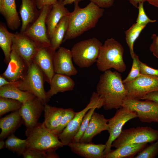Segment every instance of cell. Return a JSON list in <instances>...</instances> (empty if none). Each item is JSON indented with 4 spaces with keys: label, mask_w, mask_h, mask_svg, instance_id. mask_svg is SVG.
<instances>
[{
    "label": "cell",
    "mask_w": 158,
    "mask_h": 158,
    "mask_svg": "<svg viewBox=\"0 0 158 158\" xmlns=\"http://www.w3.org/2000/svg\"><path fill=\"white\" fill-rule=\"evenodd\" d=\"M96 92L102 100L103 107L106 110L122 107L124 100L127 97L121 74L110 69L100 75Z\"/></svg>",
    "instance_id": "6da1fadb"
},
{
    "label": "cell",
    "mask_w": 158,
    "mask_h": 158,
    "mask_svg": "<svg viewBox=\"0 0 158 158\" xmlns=\"http://www.w3.org/2000/svg\"><path fill=\"white\" fill-rule=\"evenodd\" d=\"M81 0L74 2V9L68 16V27L63 42L74 39L94 28L103 16L104 9L91 2L85 7L80 8L78 3Z\"/></svg>",
    "instance_id": "7a4b0ae2"
},
{
    "label": "cell",
    "mask_w": 158,
    "mask_h": 158,
    "mask_svg": "<svg viewBox=\"0 0 158 158\" xmlns=\"http://www.w3.org/2000/svg\"><path fill=\"white\" fill-rule=\"evenodd\" d=\"M28 148L44 152L47 154L55 152L64 145L58 137L47 129L44 123H38L25 131Z\"/></svg>",
    "instance_id": "3957f363"
},
{
    "label": "cell",
    "mask_w": 158,
    "mask_h": 158,
    "mask_svg": "<svg viewBox=\"0 0 158 158\" xmlns=\"http://www.w3.org/2000/svg\"><path fill=\"white\" fill-rule=\"evenodd\" d=\"M124 48L114 39H107L101 46L97 59L96 66L102 72L113 68L119 73L124 72L126 68L123 56Z\"/></svg>",
    "instance_id": "277c9868"
},
{
    "label": "cell",
    "mask_w": 158,
    "mask_h": 158,
    "mask_svg": "<svg viewBox=\"0 0 158 158\" xmlns=\"http://www.w3.org/2000/svg\"><path fill=\"white\" fill-rule=\"evenodd\" d=\"M45 81L47 82L46 78L43 72L37 65L32 62L29 65L25 75L16 86L21 90L33 95L45 105L49 101L44 89Z\"/></svg>",
    "instance_id": "5b68a950"
},
{
    "label": "cell",
    "mask_w": 158,
    "mask_h": 158,
    "mask_svg": "<svg viewBox=\"0 0 158 158\" xmlns=\"http://www.w3.org/2000/svg\"><path fill=\"white\" fill-rule=\"evenodd\" d=\"M102 45L101 42L95 37L76 43L71 50L73 61L80 68L90 67L96 62Z\"/></svg>",
    "instance_id": "8992f818"
},
{
    "label": "cell",
    "mask_w": 158,
    "mask_h": 158,
    "mask_svg": "<svg viewBox=\"0 0 158 158\" xmlns=\"http://www.w3.org/2000/svg\"><path fill=\"white\" fill-rule=\"evenodd\" d=\"M158 139V131L148 126H138L123 130L112 144L116 148L130 144L151 143Z\"/></svg>",
    "instance_id": "52a82bcc"
},
{
    "label": "cell",
    "mask_w": 158,
    "mask_h": 158,
    "mask_svg": "<svg viewBox=\"0 0 158 158\" xmlns=\"http://www.w3.org/2000/svg\"><path fill=\"white\" fill-rule=\"evenodd\" d=\"M97 106L99 109L103 107V102L97 93L94 92L89 103L82 110L76 112L75 114L66 127L58 136V138L64 145L68 146L78 131L83 118L91 108Z\"/></svg>",
    "instance_id": "ba28073f"
},
{
    "label": "cell",
    "mask_w": 158,
    "mask_h": 158,
    "mask_svg": "<svg viewBox=\"0 0 158 158\" xmlns=\"http://www.w3.org/2000/svg\"><path fill=\"white\" fill-rule=\"evenodd\" d=\"M122 107L136 113L142 122L158 124V103L157 102L127 97L124 100Z\"/></svg>",
    "instance_id": "9c48e42d"
},
{
    "label": "cell",
    "mask_w": 158,
    "mask_h": 158,
    "mask_svg": "<svg viewBox=\"0 0 158 158\" xmlns=\"http://www.w3.org/2000/svg\"><path fill=\"white\" fill-rule=\"evenodd\" d=\"M137 117L136 113L123 107L118 109L114 116L108 119L109 136L105 145L106 147L104 152V156L111 150L113 142L120 135L124 124L129 121Z\"/></svg>",
    "instance_id": "30bf717a"
},
{
    "label": "cell",
    "mask_w": 158,
    "mask_h": 158,
    "mask_svg": "<svg viewBox=\"0 0 158 158\" xmlns=\"http://www.w3.org/2000/svg\"><path fill=\"white\" fill-rule=\"evenodd\" d=\"M52 7V5L44 6L40 9V14L37 20L22 32L36 42L40 47L51 46L47 34L46 19Z\"/></svg>",
    "instance_id": "8fae6325"
},
{
    "label": "cell",
    "mask_w": 158,
    "mask_h": 158,
    "mask_svg": "<svg viewBox=\"0 0 158 158\" xmlns=\"http://www.w3.org/2000/svg\"><path fill=\"white\" fill-rule=\"evenodd\" d=\"M127 97L141 99L145 95L158 91V77L142 74L132 81L123 83Z\"/></svg>",
    "instance_id": "7c38bea8"
},
{
    "label": "cell",
    "mask_w": 158,
    "mask_h": 158,
    "mask_svg": "<svg viewBox=\"0 0 158 158\" xmlns=\"http://www.w3.org/2000/svg\"><path fill=\"white\" fill-rule=\"evenodd\" d=\"M40 47L37 43L23 32L14 33L11 50L25 60L29 65Z\"/></svg>",
    "instance_id": "4fadbf2b"
},
{
    "label": "cell",
    "mask_w": 158,
    "mask_h": 158,
    "mask_svg": "<svg viewBox=\"0 0 158 158\" xmlns=\"http://www.w3.org/2000/svg\"><path fill=\"white\" fill-rule=\"evenodd\" d=\"M44 108V105L36 97L23 103L19 111L27 129L33 127L38 123Z\"/></svg>",
    "instance_id": "5bb4252c"
},
{
    "label": "cell",
    "mask_w": 158,
    "mask_h": 158,
    "mask_svg": "<svg viewBox=\"0 0 158 158\" xmlns=\"http://www.w3.org/2000/svg\"><path fill=\"white\" fill-rule=\"evenodd\" d=\"M56 50L51 46L40 47L32 61L43 72L49 84L55 73L54 62Z\"/></svg>",
    "instance_id": "9a60e30c"
},
{
    "label": "cell",
    "mask_w": 158,
    "mask_h": 158,
    "mask_svg": "<svg viewBox=\"0 0 158 158\" xmlns=\"http://www.w3.org/2000/svg\"><path fill=\"white\" fill-rule=\"evenodd\" d=\"M29 65L21 57L11 50L7 68L1 75L10 82L20 81L26 74Z\"/></svg>",
    "instance_id": "2e32d148"
},
{
    "label": "cell",
    "mask_w": 158,
    "mask_h": 158,
    "mask_svg": "<svg viewBox=\"0 0 158 158\" xmlns=\"http://www.w3.org/2000/svg\"><path fill=\"white\" fill-rule=\"evenodd\" d=\"M71 50L63 47L56 51L54 59V69L55 73L68 76L75 75L78 71L73 66Z\"/></svg>",
    "instance_id": "e0dca14e"
},
{
    "label": "cell",
    "mask_w": 158,
    "mask_h": 158,
    "mask_svg": "<svg viewBox=\"0 0 158 158\" xmlns=\"http://www.w3.org/2000/svg\"><path fill=\"white\" fill-rule=\"evenodd\" d=\"M71 151L85 158H104L105 144H96L91 142H71L68 145Z\"/></svg>",
    "instance_id": "ac0fdd59"
},
{
    "label": "cell",
    "mask_w": 158,
    "mask_h": 158,
    "mask_svg": "<svg viewBox=\"0 0 158 158\" xmlns=\"http://www.w3.org/2000/svg\"><path fill=\"white\" fill-rule=\"evenodd\" d=\"M108 119L102 114L94 112L88 126L79 141L83 143L91 142L96 135L102 132L107 130Z\"/></svg>",
    "instance_id": "d6986e66"
},
{
    "label": "cell",
    "mask_w": 158,
    "mask_h": 158,
    "mask_svg": "<svg viewBox=\"0 0 158 158\" xmlns=\"http://www.w3.org/2000/svg\"><path fill=\"white\" fill-rule=\"evenodd\" d=\"M35 0H21L19 13L21 21L20 32H24L38 18L40 13Z\"/></svg>",
    "instance_id": "ffe728a7"
},
{
    "label": "cell",
    "mask_w": 158,
    "mask_h": 158,
    "mask_svg": "<svg viewBox=\"0 0 158 158\" xmlns=\"http://www.w3.org/2000/svg\"><path fill=\"white\" fill-rule=\"evenodd\" d=\"M0 13L11 30H15L19 28L21 22L16 9V0H0Z\"/></svg>",
    "instance_id": "44dd1931"
},
{
    "label": "cell",
    "mask_w": 158,
    "mask_h": 158,
    "mask_svg": "<svg viewBox=\"0 0 158 158\" xmlns=\"http://www.w3.org/2000/svg\"><path fill=\"white\" fill-rule=\"evenodd\" d=\"M23 124V119L19 110L1 118L0 119V140H4L16 131Z\"/></svg>",
    "instance_id": "7402d4cb"
},
{
    "label": "cell",
    "mask_w": 158,
    "mask_h": 158,
    "mask_svg": "<svg viewBox=\"0 0 158 158\" xmlns=\"http://www.w3.org/2000/svg\"><path fill=\"white\" fill-rule=\"evenodd\" d=\"M50 88L46 95L49 101L51 97L59 92L73 90L75 86L74 80L69 76L65 75L55 73L50 83Z\"/></svg>",
    "instance_id": "603a6c76"
},
{
    "label": "cell",
    "mask_w": 158,
    "mask_h": 158,
    "mask_svg": "<svg viewBox=\"0 0 158 158\" xmlns=\"http://www.w3.org/2000/svg\"><path fill=\"white\" fill-rule=\"evenodd\" d=\"M63 0H58L53 5L46 19L47 34L50 39L56 27L63 17L68 16L71 12L65 7Z\"/></svg>",
    "instance_id": "cb8c5ba5"
},
{
    "label": "cell",
    "mask_w": 158,
    "mask_h": 158,
    "mask_svg": "<svg viewBox=\"0 0 158 158\" xmlns=\"http://www.w3.org/2000/svg\"><path fill=\"white\" fill-rule=\"evenodd\" d=\"M64 109L53 107L46 104L44 105V121L45 127L51 132L59 125L63 115Z\"/></svg>",
    "instance_id": "d4e9b609"
},
{
    "label": "cell",
    "mask_w": 158,
    "mask_h": 158,
    "mask_svg": "<svg viewBox=\"0 0 158 158\" xmlns=\"http://www.w3.org/2000/svg\"><path fill=\"white\" fill-rule=\"evenodd\" d=\"M147 144L143 143L125 145L111 150L104 156V158H134L145 147Z\"/></svg>",
    "instance_id": "484cf974"
},
{
    "label": "cell",
    "mask_w": 158,
    "mask_h": 158,
    "mask_svg": "<svg viewBox=\"0 0 158 158\" xmlns=\"http://www.w3.org/2000/svg\"><path fill=\"white\" fill-rule=\"evenodd\" d=\"M6 85L0 87V97L14 99L23 103L35 97L32 94L19 88L17 85Z\"/></svg>",
    "instance_id": "4316f807"
},
{
    "label": "cell",
    "mask_w": 158,
    "mask_h": 158,
    "mask_svg": "<svg viewBox=\"0 0 158 158\" xmlns=\"http://www.w3.org/2000/svg\"><path fill=\"white\" fill-rule=\"evenodd\" d=\"M14 33L9 32L6 25L0 23V47L4 56V61L8 64L10 60L11 47Z\"/></svg>",
    "instance_id": "83f0119b"
},
{
    "label": "cell",
    "mask_w": 158,
    "mask_h": 158,
    "mask_svg": "<svg viewBox=\"0 0 158 158\" xmlns=\"http://www.w3.org/2000/svg\"><path fill=\"white\" fill-rule=\"evenodd\" d=\"M68 16H64L61 19L50 38L51 46L56 50L60 47L63 42L68 27Z\"/></svg>",
    "instance_id": "f1b7e54d"
},
{
    "label": "cell",
    "mask_w": 158,
    "mask_h": 158,
    "mask_svg": "<svg viewBox=\"0 0 158 158\" xmlns=\"http://www.w3.org/2000/svg\"><path fill=\"white\" fill-rule=\"evenodd\" d=\"M5 142V147L16 153L18 156L22 155L28 148L27 139H21L13 134L7 138Z\"/></svg>",
    "instance_id": "f546056e"
},
{
    "label": "cell",
    "mask_w": 158,
    "mask_h": 158,
    "mask_svg": "<svg viewBox=\"0 0 158 158\" xmlns=\"http://www.w3.org/2000/svg\"><path fill=\"white\" fill-rule=\"evenodd\" d=\"M146 25L139 24L136 23L125 32L126 42L129 47L132 58L135 54L133 50L134 43Z\"/></svg>",
    "instance_id": "4dcf8cb0"
},
{
    "label": "cell",
    "mask_w": 158,
    "mask_h": 158,
    "mask_svg": "<svg viewBox=\"0 0 158 158\" xmlns=\"http://www.w3.org/2000/svg\"><path fill=\"white\" fill-rule=\"evenodd\" d=\"M23 103L17 100L0 97V116L10 111L19 110Z\"/></svg>",
    "instance_id": "1f68e13d"
},
{
    "label": "cell",
    "mask_w": 158,
    "mask_h": 158,
    "mask_svg": "<svg viewBox=\"0 0 158 158\" xmlns=\"http://www.w3.org/2000/svg\"><path fill=\"white\" fill-rule=\"evenodd\" d=\"M96 109H99L97 106H95L90 108L85 114L83 119L79 130L74 137L72 142H79L80 140L88 126L93 114Z\"/></svg>",
    "instance_id": "d6a6232c"
},
{
    "label": "cell",
    "mask_w": 158,
    "mask_h": 158,
    "mask_svg": "<svg viewBox=\"0 0 158 158\" xmlns=\"http://www.w3.org/2000/svg\"><path fill=\"white\" fill-rule=\"evenodd\" d=\"M75 113L72 108L64 109L63 115L59 125L52 132L58 136L73 118Z\"/></svg>",
    "instance_id": "836d02e7"
},
{
    "label": "cell",
    "mask_w": 158,
    "mask_h": 158,
    "mask_svg": "<svg viewBox=\"0 0 158 158\" xmlns=\"http://www.w3.org/2000/svg\"><path fill=\"white\" fill-rule=\"evenodd\" d=\"M158 155V139L147 145L135 158H154Z\"/></svg>",
    "instance_id": "e575fe53"
},
{
    "label": "cell",
    "mask_w": 158,
    "mask_h": 158,
    "mask_svg": "<svg viewBox=\"0 0 158 158\" xmlns=\"http://www.w3.org/2000/svg\"><path fill=\"white\" fill-rule=\"evenodd\" d=\"M133 59V63L131 70L127 77L123 80L125 83L135 80L142 75L140 72V60L138 56L135 54Z\"/></svg>",
    "instance_id": "d590c367"
},
{
    "label": "cell",
    "mask_w": 158,
    "mask_h": 158,
    "mask_svg": "<svg viewBox=\"0 0 158 158\" xmlns=\"http://www.w3.org/2000/svg\"><path fill=\"white\" fill-rule=\"evenodd\" d=\"M137 8L138 13L136 21V23L140 25H147L148 23H154L156 21L155 20L150 19L147 15L144 9L143 3H140Z\"/></svg>",
    "instance_id": "8d00e7d4"
},
{
    "label": "cell",
    "mask_w": 158,
    "mask_h": 158,
    "mask_svg": "<svg viewBox=\"0 0 158 158\" xmlns=\"http://www.w3.org/2000/svg\"><path fill=\"white\" fill-rule=\"evenodd\" d=\"M22 155L24 158H47L46 153L29 148H27Z\"/></svg>",
    "instance_id": "74e56055"
},
{
    "label": "cell",
    "mask_w": 158,
    "mask_h": 158,
    "mask_svg": "<svg viewBox=\"0 0 158 158\" xmlns=\"http://www.w3.org/2000/svg\"><path fill=\"white\" fill-rule=\"evenodd\" d=\"M140 72L142 74L158 77V69H155L140 61Z\"/></svg>",
    "instance_id": "f35d334b"
},
{
    "label": "cell",
    "mask_w": 158,
    "mask_h": 158,
    "mask_svg": "<svg viewBox=\"0 0 158 158\" xmlns=\"http://www.w3.org/2000/svg\"><path fill=\"white\" fill-rule=\"evenodd\" d=\"M151 38L153 42L150 46V50L154 56L158 58V36L155 34H153Z\"/></svg>",
    "instance_id": "ab89813d"
},
{
    "label": "cell",
    "mask_w": 158,
    "mask_h": 158,
    "mask_svg": "<svg viewBox=\"0 0 158 158\" xmlns=\"http://www.w3.org/2000/svg\"><path fill=\"white\" fill-rule=\"evenodd\" d=\"M98 7L102 8H109L112 6L114 0H90Z\"/></svg>",
    "instance_id": "60d3db41"
},
{
    "label": "cell",
    "mask_w": 158,
    "mask_h": 158,
    "mask_svg": "<svg viewBox=\"0 0 158 158\" xmlns=\"http://www.w3.org/2000/svg\"><path fill=\"white\" fill-rule=\"evenodd\" d=\"M37 7L40 10L44 6L47 5H52L55 4L57 0H35Z\"/></svg>",
    "instance_id": "b9f144b4"
},
{
    "label": "cell",
    "mask_w": 158,
    "mask_h": 158,
    "mask_svg": "<svg viewBox=\"0 0 158 158\" xmlns=\"http://www.w3.org/2000/svg\"><path fill=\"white\" fill-rule=\"evenodd\" d=\"M141 99L150 100L158 103V91L150 93L143 96Z\"/></svg>",
    "instance_id": "7bdbcfd3"
},
{
    "label": "cell",
    "mask_w": 158,
    "mask_h": 158,
    "mask_svg": "<svg viewBox=\"0 0 158 158\" xmlns=\"http://www.w3.org/2000/svg\"><path fill=\"white\" fill-rule=\"evenodd\" d=\"M18 82H10L7 80L1 75H0V87L6 85L15 84H17Z\"/></svg>",
    "instance_id": "ee69618b"
},
{
    "label": "cell",
    "mask_w": 158,
    "mask_h": 158,
    "mask_svg": "<svg viewBox=\"0 0 158 158\" xmlns=\"http://www.w3.org/2000/svg\"><path fill=\"white\" fill-rule=\"evenodd\" d=\"M134 7L137 8L138 4L140 3H144L146 0H128Z\"/></svg>",
    "instance_id": "f6af8a7d"
},
{
    "label": "cell",
    "mask_w": 158,
    "mask_h": 158,
    "mask_svg": "<svg viewBox=\"0 0 158 158\" xmlns=\"http://www.w3.org/2000/svg\"><path fill=\"white\" fill-rule=\"evenodd\" d=\"M150 4L158 7V0H146Z\"/></svg>",
    "instance_id": "bcb514c9"
},
{
    "label": "cell",
    "mask_w": 158,
    "mask_h": 158,
    "mask_svg": "<svg viewBox=\"0 0 158 158\" xmlns=\"http://www.w3.org/2000/svg\"><path fill=\"white\" fill-rule=\"evenodd\" d=\"M77 0H63V2L64 5L72 4L73 2H75Z\"/></svg>",
    "instance_id": "7dc6e473"
},
{
    "label": "cell",
    "mask_w": 158,
    "mask_h": 158,
    "mask_svg": "<svg viewBox=\"0 0 158 158\" xmlns=\"http://www.w3.org/2000/svg\"><path fill=\"white\" fill-rule=\"evenodd\" d=\"M5 147V142L4 140H0V149L1 150Z\"/></svg>",
    "instance_id": "c3c4849f"
}]
</instances>
